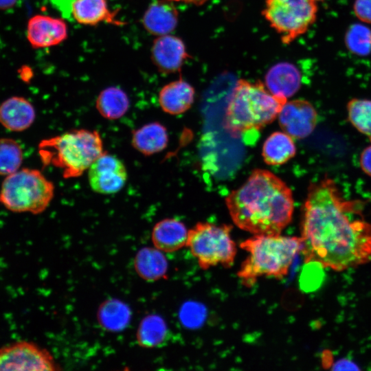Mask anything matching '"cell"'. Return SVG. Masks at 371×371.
<instances>
[{
	"instance_id": "cb8c5ba5",
	"label": "cell",
	"mask_w": 371,
	"mask_h": 371,
	"mask_svg": "<svg viewBox=\"0 0 371 371\" xmlns=\"http://www.w3.org/2000/svg\"><path fill=\"white\" fill-rule=\"evenodd\" d=\"M129 103L128 95L122 89L117 87H109L100 93L95 106L103 117L116 120L127 112Z\"/></svg>"
},
{
	"instance_id": "7402d4cb",
	"label": "cell",
	"mask_w": 371,
	"mask_h": 371,
	"mask_svg": "<svg viewBox=\"0 0 371 371\" xmlns=\"http://www.w3.org/2000/svg\"><path fill=\"white\" fill-rule=\"evenodd\" d=\"M296 153L293 138L284 132H275L265 140L262 155L269 165H281L291 158Z\"/></svg>"
},
{
	"instance_id": "f546056e",
	"label": "cell",
	"mask_w": 371,
	"mask_h": 371,
	"mask_svg": "<svg viewBox=\"0 0 371 371\" xmlns=\"http://www.w3.org/2000/svg\"><path fill=\"white\" fill-rule=\"evenodd\" d=\"M353 9L360 21L371 23V0H355Z\"/></svg>"
},
{
	"instance_id": "83f0119b",
	"label": "cell",
	"mask_w": 371,
	"mask_h": 371,
	"mask_svg": "<svg viewBox=\"0 0 371 371\" xmlns=\"http://www.w3.org/2000/svg\"><path fill=\"white\" fill-rule=\"evenodd\" d=\"M348 49L359 56H366L371 51V30L361 24L352 25L345 35Z\"/></svg>"
},
{
	"instance_id": "30bf717a",
	"label": "cell",
	"mask_w": 371,
	"mask_h": 371,
	"mask_svg": "<svg viewBox=\"0 0 371 371\" xmlns=\"http://www.w3.org/2000/svg\"><path fill=\"white\" fill-rule=\"evenodd\" d=\"M91 189L99 194H110L120 191L127 179L124 164L117 157L104 152L87 170Z\"/></svg>"
},
{
	"instance_id": "8992f818",
	"label": "cell",
	"mask_w": 371,
	"mask_h": 371,
	"mask_svg": "<svg viewBox=\"0 0 371 371\" xmlns=\"http://www.w3.org/2000/svg\"><path fill=\"white\" fill-rule=\"evenodd\" d=\"M54 195V186L38 170L22 168L5 177L0 203L13 212L38 214L46 210Z\"/></svg>"
},
{
	"instance_id": "ba28073f",
	"label": "cell",
	"mask_w": 371,
	"mask_h": 371,
	"mask_svg": "<svg viewBox=\"0 0 371 371\" xmlns=\"http://www.w3.org/2000/svg\"><path fill=\"white\" fill-rule=\"evenodd\" d=\"M317 9L314 0H266L262 14L282 42L290 44L315 21Z\"/></svg>"
},
{
	"instance_id": "4fadbf2b",
	"label": "cell",
	"mask_w": 371,
	"mask_h": 371,
	"mask_svg": "<svg viewBox=\"0 0 371 371\" xmlns=\"http://www.w3.org/2000/svg\"><path fill=\"white\" fill-rule=\"evenodd\" d=\"M67 27L60 19L46 15H35L30 19L27 38L34 48L56 45L67 37Z\"/></svg>"
},
{
	"instance_id": "ffe728a7",
	"label": "cell",
	"mask_w": 371,
	"mask_h": 371,
	"mask_svg": "<svg viewBox=\"0 0 371 371\" xmlns=\"http://www.w3.org/2000/svg\"><path fill=\"white\" fill-rule=\"evenodd\" d=\"M134 268L137 275L146 281H156L166 276L168 261L164 252L156 247H143L136 254Z\"/></svg>"
},
{
	"instance_id": "52a82bcc",
	"label": "cell",
	"mask_w": 371,
	"mask_h": 371,
	"mask_svg": "<svg viewBox=\"0 0 371 371\" xmlns=\"http://www.w3.org/2000/svg\"><path fill=\"white\" fill-rule=\"evenodd\" d=\"M231 230L230 225L198 223L188 231L186 246L201 269L233 265L237 250Z\"/></svg>"
},
{
	"instance_id": "8fae6325",
	"label": "cell",
	"mask_w": 371,
	"mask_h": 371,
	"mask_svg": "<svg viewBox=\"0 0 371 371\" xmlns=\"http://www.w3.org/2000/svg\"><path fill=\"white\" fill-rule=\"evenodd\" d=\"M278 117L283 132L293 139H303L314 131L317 113L309 102L298 99L286 101Z\"/></svg>"
},
{
	"instance_id": "d4e9b609",
	"label": "cell",
	"mask_w": 371,
	"mask_h": 371,
	"mask_svg": "<svg viewBox=\"0 0 371 371\" xmlns=\"http://www.w3.org/2000/svg\"><path fill=\"white\" fill-rule=\"evenodd\" d=\"M168 335L164 319L157 315L146 316L140 322L137 331L138 344L144 348H154L161 344Z\"/></svg>"
},
{
	"instance_id": "e0dca14e",
	"label": "cell",
	"mask_w": 371,
	"mask_h": 371,
	"mask_svg": "<svg viewBox=\"0 0 371 371\" xmlns=\"http://www.w3.org/2000/svg\"><path fill=\"white\" fill-rule=\"evenodd\" d=\"M188 236V231L182 222L175 218H165L153 227L151 240L157 249L170 253L186 246Z\"/></svg>"
},
{
	"instance_id": "4dcf8cb0",
	"label": "cell",
	"mask_w": 371,
	"mask_h": 371,
	"mask_svg": "<svg viewBox=\"0 0 371 371\" xmlns=\"http://www.w3.org/2000/svg\"><path fill=\"white\" fill-rule=\"evenodd\" d=\"M359 164L363 172L371 177V145L362 150L359 157Z\"/></svg>"
},
{
	"instance_id": "2e32d148",
	"label": "cell",
	"mask_w": 371,
	"mask_h": 371,
	"mask_svg": "<svg viewBox=\"0 0 371 371\" xmlns=\"http://www.w3.org/2000/svg\"><path fill=\"white\" fill-rule=\"evenodd\" d=\"M178 11L170 0H156L148 8L142 19L143 25L151 34H170L177 25Z\"/></svg>"
},
{
	"instance_id": "d6986e66",
	"label": "cell",
	"mask_w": 371,
	"mask_h": 371,
	"mask_svg": "<svg viewBox=\"0 0 371 371\" xmlns=\"http://www.w3.org/2000/svg\"><path fill=\"white\" fill-rule=\"evenodd\" d=\"M71 13L82 25H95L102 21L116 25L123 24L115 18V12L109 10L106 0H74Z\"/></svg>"
},
{
	"instance_id": "1f68e13d",
	"label": "cell",
	"mask_w": 371,
	"mask_h": 371,
	"mask_svg": "<svg viewBox=\"0 0 371 371\" xmlns=\"http://www.w3.org/2000/svg\"><path fill=\"white\" fill-rule=\"evenodd\" d=\"M332 370H359L356 363L348 359H340L332 365Z\"/></svg>"
},
{
	"instance_id": "6da1fadb",
	"label": "cell",
	"mask_w": 371,
	"mask_h": 371,
	"mask_svg": "<svg viewBox=\"0 0 371 371\" xmlns=\"http://www.w3.org/2000/svg\"><path fill=\"white\" fill-rule=\"evenodd\" d=\"M304 262L341 271L371 258V223L359 201L344 198L328 177L310 185L301 221Z\"/></svg>"
},
{
	"instance_id": "d6a6232c",
	"label": "cell",
	"mask_w": 371,
	"mask_h": 371,
	"mask_svg": "<svg viewBox=\"0 0 371 371\" xmlns=\"http://www.w3.org/2000/svg\"><path fill=\"white\" fill-rule=\"evenodd\" d=\"M18 0H0V10H5L12 8Z\"/></svg>"
},
{
	"instance_id": "603a6c76",
	"label": "cell",
	"mask_w": 371,
	"mask_h": 371,
	"mask_svg": "<svg viewBox=\"0 0 371 371\" xmlns=\"http://www.w3.org/2000/svg\"><path fill=\"white\" fill-rule=\"evenodd\" d=\"M129 307L122 301L110 299L104 301L99 307L97 317L100 326L109 331L123 330L131 320Z\"/></svg>"
},
{
	"instance_id": "e575fe53",
	"label": "cell",
	"mask_w": 371,
	"mask_h": 371,
	"mask_svg": "<svg viewBox=\"0 0 371 371\" xmlns=\"http://www.w3.org/2000/svg\"><path fill=\"white\" fill-rule=\"evenodd\" d=\"M314 1H322V0H314Z\"/></svg>"
},
{
	"instance_id": "3957f363",
	"label": "cell",
	"mask_w": 371,
	"mask_h": 371,
	"mask_svg": "<svg viewBox=\"0 0 371 371\" xmlns=\"http://www.w3.org/2000/svg\"><path fill=\"white\" fill-rule=\"evenodd\" d=\"M286 101L272 94L262 82L240 79L230 95L224 128L234 137L262 129L276 120Z\"/></svg>"
},
{
	"instance_id": "484cf974",
	"label": "cell",
	"mask_w": 371,
	"mask_h": 371,
	"mask_svg": "<svg viewBox=\"0 0 371 371\" xmlns=\"http://www.w3.org/2000/svg\"><path fill=\"white\" fill-rule=\"evenodd\" d=\"M347 113L351 124L371 142V100H350L347 104Z\"/></svg>"
},
{
	"instance_id": "5bb4252c",
	"label": "cell",
	"mask_w": 371,
	"mask_h": 371,
	"mask_svg": "<svg viewBox=\"0 0 371 371\" xmlns=\"http://www.w3.org/2000/svg\"><path fill=\"white\" fill-rule=\"evenodd\" d=\"M35 118V109L25 98L10 97L0 104V123L9 131H23L31 126Z\"/></svg>"
},
{
	"instance_id": "7c38bea8",
	"label": "cell",
	"mask_w": 371,
	"mask_h": 371,
	"mask_svg": "<svg viewBox=\"0 0 371 371\" xmlns=\"http://www.w3.org/2000/svg\"><path fill=\"white\" fill-rule=\"evenodd\" d=\"M189 57L183 41L169 34L155 38L151 48V59L163 74L180 71Z\"/></svg>"
},
{
	"instance_id": "4316f807",
	"label": "cell",
	"mask_w": 371,
	"mask_h": 371,
	"mask_svg": "<svg viewBox=\"0 0 371 371\" xmlns=\"http://www.w3.org/2000/svg\"><path fill=\"white\" fill-rule=\"evenodd\" d=\"M23 150L11 138H0V175L8 176L19 170L23 163Z\"/></svg>"
},
{
	"instance_id": "7a4b0ae2",
	"label": "cell",
	"mask_w": 371,
	"mask_h": 371,
	"mask_svg": "<svg viewBox=\"0 0 371 371\" xmlns=\"http://www.w3.org/2000/svg\"><path fill=\"white\" fill-rule=\"evenodd\" d=\"M225 203L235 225L254 235L280 234L294 210L291 189L273 173L261 169L254 170Z\"/></svg>"
},
{
	"instance_id": "9c48e42d",
	"label": "cell",
	"mask_w": 371,
	"mask_h": 371,
	"mask_svg": "<svg viewBox=\"0 0 371 371\" xmlns=\"http://www.w3.org/2000/svg\"><path fill=\"white\" fill-rule=\"evenodd\" d=\"M60 370L52 355L28 341L0 348V370L54 371Z\"/></svg>"
},
{
	"instance_id": "9a60e30c",
	"label": "cell",
	"mask_w": 371,
	"mask_h": 371,
	"mask_svg": "<svg viewBox=\"0 0 371 371\" xmlns=\"http://www.w3.org/2000/svg\"><path fill=\"white\" fill-rule=\"evenodd\" d=\"M265 86L276 96L289 98L300 89L301 74L291 63L282 62L273 65L267 72Z\"/></svg>"
},
{
	"instance_id": "ac0fdd59",
	"label": "cell",
	"mask_w": 371,
	"mask_h": 371,
	"mask_svg": "<svg viewBox=\"0 0 371 371\" xmlns=\"http://www.w3.org/2000/svg\"><path fill=\"white\" fill-rule=\"evenodd\" d=\"M194 98V88L181 78L166 85L159 94L162 110L171 115H179L188 111Z\"/></svg>"
},
{
	"instance_id": "f1b7e54d",
	"label": "cell",
	"mask_w": 371,
	"mask_h": 371,
	"mask_svg": "<svg viewBox=\"0 0 371 371\" xmlns=\"http://www.w3.org/2000/svg\"><path fill=\"white\" fill-rule=\"evenodd\" d=\"M300 276V286L305 291H313L317 289L324 279L323 266L317 262L305 263Z\"/></svg>"
},
{
	"instance_id": "44dd1931",
	"label": "cell",
	"mask_w": 371,
	"mask_h": 371,
	"mask_svg": "<svg viewBox=\"0 0 371 371\" xmlns=\"http://www.w3.org/2000/svg\"><path fill=\"white\" fill-rule=\"evenodd\" d=\"M168 135L166 128L158 122L149 123L134 131L133 147L146 155L163 150L167 146Z\"/></svg>"
},
{
	"instance_id": "836d02e7",
	"label": "cell",
	"mask_w": 371,
	"mask_h": 371,
	"mask_svg": "<svg viewBox=\"0 0 371 371\" xmlns=\"http://www.w3.org/2000/svg\"><path fill=\"white\" fill-rule=\"evenodd\" d=\"M171 1H181L187 3H192L195 5H201L208 0H170Z\"/></svg>"
},
{
	"instance_id": "5b68a950",
	"label": "cell",
	"mask_w": 371,
	"mask_h": 371,
	"mask_svg": "<svg viewBox=\"0 0 371 371\" xmlns=\"http://www.w3.org/2000/svg\"><path fill=\"white\" fill-rule=\"evenodd\" d=\"M43 163L62 170L64 178L81 176L105 151L96 131L74 129L41 142Z\"/></svg>"
},
{
	"instance_id": "277c9868",
	"label": "cell",
	"mask_w": 371,
	"mask_h": 371,
	"mask_svg": "<svg viewBox=\"0 0 371 371\" xmlns=\"http://www.w3.org/2000/svg\"><path fill=\"white\" fill-rule=\"evenodd\" d=\"M302 244L301 237L280 234H255L244 240L240 247L248 256L238 271L242 284L251 287L262 276L283 278L301 252Z\"/></svg>"
}]
</instances>
